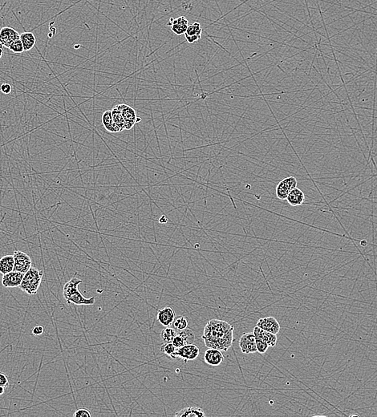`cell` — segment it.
<instances>
[{
    "label": "cell",
    "mask_w": 377,
    "mask_h": 417,
    "mask_svg": "<svg viewBox=\"0 0 377 417\" xmlns=\"http://www.w3.org/2000/svg\"><path fill=\"white\" fill-rule=\"evenodd\" d=\"M286 200L292 206H298L304 202L305 195L301 189H298L296 187L294 189H292Z\"/></svg>",
    "instance_id": "cell-16"
},
{
    "label": "cell",
    "mask_w": 377,
    "mask_h": 417,
    "mask_svg": "<svg viewBox=\"0 0 377 417\" xmlns=\"http://www.w3.org/2000/svg\"><path fill=\"white\" fill-rule=\"evenodd\" d=\"M11 51H13L14 53L20 54L23 53L24 51L23 45L21 42L20 39H17L16 41H15L13 44H11V46L8 48Z\"/></svg>",
    "instance_id": "cell-27"
},
{
    "label": "cell",
    "mask_w": 377,
    "mask_h": 417,
    "mask_svg": "<svg viewBox=\"0 0 377 417\" xmlns=\"http://www.w3.org/2000/svg\"><path fill=\"white\" fill-rule=\"evenodd\" d=\"M202 339L208 348L227 351L234 341V327L226 321L212 319L204 328Z\"/></svg>",
    "instance_id": "cell-1"
},
{
    "label": "cell",
    "mask_w": 377,
    "mask_h": 417,
    "mask_svg": "<svg viewBox=\"0 0 377 417\" xmlns=\"http://www.w3.org/2000/svg\"><path fill=\"white\" fill-rule=\"evenodd\" d=\"M199 352L200 350L197 345L194 344H187L181 348H177L173 359H181L186 363L189 360L197 359Z\"/></svg>",
    "instance_id": "cell-4"
},
{
    "label": "cell",
    "mask_w": 377,
    "mask_h": 417,
    "mask_svg": "<svg viewBox=\"0 0 377 417\" xmlns=\"http://www.w3.org/2000/svg\"><path fill=\"white\" fill-rule=\"evenodd\" d=\"M201 33H202V28L201 24L197 22L192 23L189 25L187 30L185 32V39L189 44H194L201 39Z\"/></svg>",
    "instance_id": "cell-12"
},
{
    "label": "cell",
    "mask_w": 377,
    "mask_h": 417,
    "mask_svg": "<svg viewBox=\"0 0 377 417\" xmlns=\"http://www.w3.org/2000/svg\"><path fill=\"white\" fill-rule=\"evenodd\" d=\"M74 417H92V413L90 411L86 408H80L77 409L74 413Z\"/></svg>",
    "instance_id": "cell-29"
},
{
    "label": "cell",
    "mask_w": 377,
    "mask_h": 417,
    "mask_svg": "<svg viewBox=\"0 0 377 417\" xmlns=\"http://www.w3.org/2000/svg\"><path fill=\"white\" fill-rule=\"evenodd\" d=\"M257 327L261 329L265 330L266 332H271L277 334L280 331V325L278 321L274 317H266L260 318L257 322Z\"/></svg>",
    "instance_id": "cell-11"
},
{
    "label": "cell",
    "mask_w": 377,
    "mask_h": 417,
    "mask_svg": "<svg viewBox=\"0 0 377 417\" xmlns=\"http://www.w3.org/2000/svg\"><path fill=\"white\" fill-rule=\"evenodd\" d=\"M177 335V332L174 328L166 327L163 329L161 333V337L164 343H172Z\"/></svg>",
    "instance_id": "cell-24"
},
{
    "label": "cell",
    "mask_w": 377,
    "mask_h": 417,
    "mask_svg": "<svg viewBox=\"0 0 377 417\" xmlns=\"http://www.w3.org/2000/svg\"><path fill=\"white\" fill-rule=\"evenodd\" d=\"M172 344H174L176 347V348H181L183 346L187 345V344H185V340L183 339L182 337L178 334H177L176 336H175L174 340L172 342Z\"/></svg>",
    "instance_id": "cell-30"
},
{
    "label": "cell",
    "mask_w": 377,
    "mask_h": 417,
    "mask_svg": "<svg viewBox=\"0 0 377 417\" xmlns=\"http://www.w3.org/2000/svg\"><path fill=\"white\" fill-rule=\"evenodd\" d=\"M0 90L4 94H9L10 92H12V88L11 84L8 83H4L1 84L0 86Z\"/></svg>",
    "instance_id": "cell-31"
},
{
    "label": "cell",
    "mask_w": 377,
    "mask_h": 417,
    "mask_svg": "<svg viewBox=\"0 0 377 417\" xmlns=\"http://www.w3.org/2000/svg\"><path fill=\"white\" fill-rule=\"evenodd\" d=\"M20 40L24 51H28L35 47L36 38L33 33H23L20 35Z\"/></svg>",
    "instance_id": "cell-21"
},
{
    "label": "cell",
    "mask_w": 377,
    "mask_h": 417,
    "mask_svg": "<svg viewBox=\"0 0 377 417\" xmlns=\"http://www.w3.org/2000/svg\"><path fill=\"white\" fill-rule=\"evenodd\" d=\"M174 329L177 331H181V330L187 328L189 325V318L186 316H179L178 318H175L173 323Z\"/></svg>",
    "instance_id": "cell-25"
},
{
    "label": "cell",
    "mask_w": 377,
    "mask_h": 417,
    "mask_svg": "<svg viewBox=\"0 0 377 417\" xmlns=\"http://www.w3.org/2000/svg\"><path fill=\"white\" fill-rule=\"evenodd\" d=\"M120 113L122 115L125 122H131L133 124L141 121V118H138L136 115L134 109L126 104H120Z\"/></svg>",
    "instance_id": "cell-17"
},
{
    "label": "cell",
    "mask_w": 377,
    "mask_h": 417,
    "mask_svg": "<svg viewBox=\"0 0 377 417\" xmlns=\"http://www.w3.org/2000/svg\"><path fill=\"white\" fill-rule=\"evenodd\" d=\"M13 257L15 260L14 270L16 271L25 274L33 267L30 257L25 253L20 250H16L13 253Z\"/></svg>",
    "instance_id": "cell-6"
},
{
    "label": "cell",
    "mask_w": 377,
    "mask_h": 417,
    "mask_svg": "<svg viewBox=\"0 0 377 417\" xmlns=\"http://www.w3.org/2000/svg\"><path fill=\"white\" fill-rule=\"evenodd\" d=\"M239 348L244 354L257 352L255 334L253 332L244 333L239 340Z\"/></svg>",
    "instance_id": "cell-7"
},
{
    "label": "cell",
    "mask_w": 377,
    "mask_h": 417,
    "mask_svg": "<svg viewBox=\"0 0 377 417\" xmlns=\"http://www.w3.org/2000/svg\"><path fill=\"white\" fill-rule=\"evenodd\" d=\"M296 187L297 180L294 177H288L282 179L276 187L277 198L280 200H286L292 189Z\"/></svg>",
    "instance_id": "cell-5"
},
{
    "label": "cell",
    "mask_w": 377,
    "mask_h": 417,
    "mask_svg": "<svg viewBox=\"0 0 377 417\" xmlns=\"http://www.w3.org/2000/svg\"><path fill=\"white\" fill-rule=\"evenodd\" d=\"M44 272L37 268L32 267L24 274L19 288L29 295L37 294L41 284Z\"/></svg>",
    "instance_id": "cell-3"
},
{
    "label": "cell",
    "mask_w": 377,
    "mask_h": 417,
    "mask_svg": "<svg viewBox=\"0 0 377 417\" xmlns=\"http://www.w3.org/2000/svg\"><path fill=\"white\" fill-rule=\"evenodd\" d=\"M24 274L13 270L12 272L3 274L2 279V286L7 288L19 287L21 282L23 280Z\"/></svg>",
    "instance_id": "cell-9"
},
{
    "label": "cell",
    "mask_w": 377,
    "mask_h": 417,
    "mask_svg": "<svg viewBox=\"0 0 377 417\" xmlns=\"http://www.w3.org/2000/svg\"><path fill=\"white\" fill-rule=\"evenodd\" d=\"M8 384H9V382H8V379H7V376L3 373H0V386L7 387Z\"/></svg>",
    "instance_id": "cell-33"
},
{
    "label": "cell",
    "mask_w": 377,
    "mask_h": 417,
    "mask_svg": "<svg viewBox=\"0 0 377 417\" xmlns=\"http://www.w3.org/2000/svg\"><path fill=\"white\" fill-rule=\"evenodd\" d=\"M204 360L210 366L216 367L223 362L224 356L222 355V350L214 348H209L205 352Z\"/></svg>",
    "instance_id": "cell-10"
},
{
    "label": "cell",
    "mask_w": 377,
    "mask_h": 417,
    "mask_svg": "<svg viewBox=\"0 0 377 417\" xmlns=\"http://www.w3.org/2000/svg\"><path fill=\"white\" fill-rule=\"evenodd\" d=\"M2 44L0 43V59L2 57L3 55V49H2Z\"/></svg>",
    "instance_id": "cell-35"
},
{
    "label": "cell",
    "mask_w": 377,
    "mask_h": 417,
    "mask_svg": "<svg viewBox=\"0 0 377 417\" xmlns=\"http://www.w3.org/2000/svg\"><path fill=\"white\" fill-rule=\"evenodd\" d=\"M176 347L172 344V343H165V344H162L161 346V350H162V352L168 355L171 359L174 358V353L176 351Z\"/></svg>",
    "instance_id": "cell-26"
},
{
    "label": "cell",
    "mask_w": 377,
    "mask_h": 417,
    "mask_svg": "<svg viewBox=\"0 0 377 417\" xmlns=\"http://www.w3.org/2000/svg\"><path fill=\"white\" fill-rule=\"evenodd\" d=\"M81 283L82 280L77 279V277H74L65 284L63 289V295L67 301V304L74 303L77 306H81V305H93L95 303V297L87 299L83 297V295L80 292L78 286Z\"/></svg>",
    "instance_id": "cell-2"
},
{
    "label": "cell",
    "mask_w": 377,
    "mask_h": 417,
    "mask_svg": "<svg viewBox=\"0 0 377 417\" xmlns=\"http://www.w3.org/2000/svg\"><path fill=\"white\" fill-rule=\"evenodd\" d=\"M171 30L177 35L185 34L189 27V21L184 17L177 18H171Z\"/></svg>",
    "instance_id": "cell-15"
},
{
    "label": "cell",
    "mask_w": 377,
    "mask_h": 417,
    "mask_svg": "<svg viewBox=\"0 0 377 417\" xmlns=\"http://www.w3.org/2000/svg\"><path fill=\"white\" fill-rule=\"evenodd\" d=\"M15 260L13 255L3 256L0 258V273L6 274L14 270Z\"/></svg>",
    "instance_id": "cell-20"
},
{
    "label": "cell",
    "mask_w": 377,
    "mask_h": 417,
    "mask_svg": "<svg viewBox=\"0 0 377 417\" xmlns=\"http://www.w3.org/2000/svg\"><path fill=\"white\" fill-rule=\"evenodd\" d=\"M102 122H103L104 128L109 132L117 133V132L122 131L118 125H116V123L114 122V120H113L112 111H105L103 113Z\"/></svg>",
    "instance_id": "cell-18"
},
{
    "label": "cell",
    "mask_w": 377,
    "mask_h": 417,
    "mask_svg": "<svg viewBox=\"0 0 377 417\" xmlns=\"http://www.w3.org/2000/svg\"><path fill=\"white\" fill-rule=\"evenodd\" d=\"M5 392V387L0 386V396H2Z\"/></svg>",
    "instance_id": "cell-36"
},
{
    "label": "cell",
    "mask_w": 377,
    "mask_h": 417,
    "mask_svg": "<svg viewBox=\"0 0 377 417\" xmlns=\"http://www.w3.org/2000/svg\"><path fill=\"white\" fill-rule=\"evenodd\" d=\"M19 39H20L19 33L12 28L4 27L0 30V43L7 49Z\"/></svg>",
    "instance_id": "cell-8"
},
{
    "label": "cell",
    "mask_w": 377,
    "mask_h": 417,
    "mask_svg": "<svg viewBox=\"0 0 377 417\" xmlns=\"http://www.w3.org/2000/svg\"><path fill=\"white\" fill-rule=\"evenodd\" d=\"M253 333L255 334V337H259L260 339H262L263 341L266 342V344H268L269 347H276L277 344V335L271 332H266L265 330L261 329L260 327H256L254 328Z\"/></svg>",
    "instance_id": "cell-14"
},
{
    "label": "cell",
    "mask_w": 377,
    "mask_h": 417,
    "mask_svg": "<svg viewBox=\"0 0 377 417\" xmlns=\"http://www.w3.org/2000/svg\"><path fill=\"white\" fill-rule=\"evenodd\" d=\"M158 319L160 323L164 327H169L174 323L176 315L172 307H166L162 310H158Z\"/></svg>",
    "instance_id": "cell-13"
},
{
    "label": "cell",
    "mask_w": 377,
    "mask_h": 417,
    "mask_svg": "<svg viewBox=\"0 0 377 417\" xmlns=\"http://www.w3.org/2000/svg\"><path fill=\"white\" fill-rule=\"evenodd\" d=\"M44 331L43 326H35L33 329V334L34 336H39L44 333Z\"/></svg>",
    "instance_id": "cell-32"
},
{
    "label": "cell",
    "mask_w": 377,
    "mask_h": 417,
    "mask_svg": "<svg viewBox=\"0 0 377 417\" xmlns=\"http://www.w3.org/2000/svg\"><path fill=\"white\" fill-rule=\"evenodd\" d=\"M177 334H179L182 337L183 339L185 340V344H192L195 341V332H193L192 330L190 328H185V329L181 330V331H178Z\"/></svg>",
    "instance_id": "cell-22"
},
{
    "label": "cell",
    "mask_w": 377,
    "mask_h": 417,
    "mask_svg": "<svg viewBox=\"0 0 377 417\" xmlns=\"http://www.w3.org/2000/svg\"><path fill=\"white\" fill-rule=\"evenodd\" d=\"M177 417H204L206 413H204L202 408L197 407H187L183 408L179 413L175 414Z\"/></svg>",
    "instance_id": "cell-19"
},
{
    "label": "cell",
    "mask_w": 377,
    "mask_h": 417,
    "mask_svg": "<svg viewBox=\"0 0 377 417\" xmlns=\"http://www.w3.org/2000/svg\"><path fill=\"white\" fill-rule=\"evenodd\" d=\"M256 339V347H257V351L260 354H264L266 353V350H268L269 345L266 344V342L263 341L262 339H260L259 337H255Z\"/></svg>",
    "instance_id": "cell-28"
},
{
    "label": "cell",
    "mask_w": 377,
    "mask_h": 417,
    "mask_svg": "<svg viewBox=\"0 0 377 417\" xmlns=\"http://www.w3.org/2000/svg\"><path fill=\"white\" fill-rule=\"evenodd\" d=\"M159 222L162 224L167 223L168 222V219L166 218V217L164 215H162V217H160Z\"/></svg>",
    "instance_id": "cell-34"
},
{
    "label": "cell",
    "mask_w": 377,
    "mask_h": 417,
    "mask_svg": "<svg viewBox=\"0 0 377 417\" xmlns=\"http://www.w3.org/2000/svg\"><path fill=\"white\" fill-rule=\"evenodd\" d=\"M112 116H113V120H114V122L118 125L120 129L121 130L125 129V120H124L121 113H120V105H117L113 109Z\"/></svg>",
    "instance_id": "cell-23"
}]
</instances>
